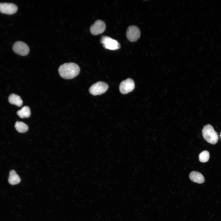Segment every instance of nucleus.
Listing matches in <instances>:
<instances>
[{
  "label": "nucleus",
  "instance_id": "423d86ee",
  "mask_svg": "<svg viewBox=\"0 0 221 221\" xmlns=\"http://www.w3.org/2000/svg\"><path fill=\"white\" fill-rule=\"evenodd\" d=\"M120 92L123 94H126L132 91L135 87L134 81L131 78L127 79L122 81L119 85Z\"/></svg>",
  "mask_w": 221,
  "mask_h": 221
},
{
  "label": "nucleus",
  "instance_id": "0eeeda50",
  "mask_svg": "<svg viewBox=\"0 0 221 221\" xmlns=\"http://www.w3.org/2000/svg\"><path fill=\"white\" fill-rule=\"evenodd\" d=\"M140 34V31L139 28L135 25L129 26L126 33L128 39L131 42L137 41L139 38Z\"/></svg>",
  "mask_w": 221,
  "mask_h": 221
},
{
  "label": "nucleus",
  "instance_id": "39448f33",
  "mask_svg": "<svg viewBox=\"0 0 221 221\" xmlns=\"http://www.w3.org/2000/svg\"><path fill=\"white\" fill-rule=\"evenodd\" d=\"M13 50L15 53L22 56L27 55L29 51L28 45L25 43L21 41H17L14 44Z\"/></svg>",
  "mask_w": 221,
  "mask_h": 221
},
{
  "label": "nucleus",
  "instance_id": "2eb2a0df",
  "mask_svg": "<svg viewBox=\"0 0 221 221\" xmlns=\"http://www.w3.org/2000/svg\"><path fill=\"white\" fill-rule=\"evenodd\" d=\"M209 152L207 150H204L201 152L199 155L200 161L202 162L207 161L209 158Z\"/></svg>",
  "mask_w": 221,
  "mask_h": 221
},
{
  "label": "nucleus",
  "instance_id": "f8f14e48",
  "mask_svg": "<svg viewBox=\"0 0 221 221\" xmlns=\"http://www.w3.org/2000/svg\"><path fill=\"white\" fill-rule=\"evenodd\" d=\"M9 103L12 104L20 107L23 104L22 100L19 95L14 94L10 95L8 97Z\"/></svg>",
  "mask_w": 221,
  "mask_h": 221
},
{
  "label": "nucleus",
  "instance_id": "f257e3e1",
  "mask_svg": "<svg viewBox=\"0 0 221 221\" xmlns=\"http://www.w3.org/2000/svg\"><path fill=\"white\" fill-rule=\"evenodd\" d=\"M80 68L76 64L70 62L61 65L59 68L60 75L63 78L67 79H72L79 73Z\"/></svg>",
  "mask_w": 221,
  "mask_h": 221
},
{
  "label": "nucleus",
  "instance_id": "ddd939ff",
  "mask_svg": "<svg viewBox=\"0 0 221 221\" xmlns=\"http://www.w3.org/2000/svg\"><path fill=\"white\" fill-rule=\"evenodd\" d=\"M17 114L21 118H28L31 114L30 109L29 107L25 106L17 112Z\"/></svg>",
  "mask_w": 221,
  "mask_h": 221
},
{
  "label": "nucleus",
  "instance_id": "20e7f679",
  "mask_svg": "<svg viewBox=\"0 0 221 221\" xmlns=\"http://www.w3.org/2000/svg\"><path fill=\"white\" fill-rule=\"evenodd\" d=\"M101 42L105 48L110 50L118 49L120 47L117 41L107 36H102Z\"/></svg>",
  "mask_w": 221,
  "mask_h": 221
},
{
  "label": "nucleus",
  "instance_id": "7ed1b4c3",
  "mask_svg": "<svg viewBox=\"0 0 221 221\" xmlns=\"http://www.w3.org/2000/svg\"><path fill=\"white\" fill-rule=\"evenodd\" d=\"M109 86L106 83L99 81L93 84L89 89V92L94 95H100L104 93L108 90Z\"/></svg>",
  "mask_w": 221,
  "mask_h": 221
},
{
  "label": "nucleus",
  "instance_id": "dca6fc26",
  "mask_svg": "<svg viewBox=\"0 0 221 221\" xmlns=\"http://www.w3.org/2000/svg\"><path fill=\"white\" fill-rule=\"evenodd\" d=\"M220 138L221 139V132L220 133Z\"/></svg>",
  "mask_w": 221,
  "mask_h": 221
},
{
  "label": "nucleus",
  "instance_id": "1a4fd4ad",
  "mask_svg": "<svg viewBox=\"0 0 221 221\" xmlns=\"http://www.w3.org/2000/svg\"><path fill=\"white\" fill-rule=\"evenodd\" d=\"M17 7L12 3H0V12L8 14H12L16 13L17 10Z\"/></svg>",
  "mask_w": 221,
  "mask_h": 221
},
{
  "label": "nucleus",
  "instance_id": "6e6552de",
  "mask_svg": "<svg viewBox=\"0 0 221 221\" xmlns=\"http://www.w3.org/2000/svg\"><path fill=\"white\" fill-rule=\"evenodd\" d=\"M106 27L105 24L103 21L97 20L91 26L90 31L93 35H98L104 32Z\"/></svg>",
  "mask_w": 221,
  "mask_h": 221
},
{
  "label": "nucleus",
  "instance_id": "9b49d317",
  "mask_svg": "<svg viewBox=\"0 0 221 221\" xmlns=\"http://www.w3.org/2000/svg\"><path fill=\"white\" fill-rule=\"evenodd\" d=\"M8 181L10 184L15 185L20 182L21 179L16 171L14 170H12L9 173Z\"/></svg>",
  "mask_w": 221,
  "mask_h": 221
},
{
  "label": "nucleus",
  "instance_id": "f03ea898",
  "mask_svg": "<svg viewBox=\"0 0 221 221\" xmlns=\"http://www.w3.org/2000/svg\"><path fill=\"white\" fill-rule=\"evenodd\" d=\"M202 133L204 138L208 142L212 144L217 143L219 139L218 134L211 125L207 124L204 126Z\"/></svg>",
  "mask_w": 221,
  "mask_h": 221
},
{
  "label": "nucleus",
  "instance_id": "4468645a",
  "mask_svg": "<svg viewBox=\"0 0 221 221\" xmlns=\"http://www.w3.org/2000/svg\"><path fill=\"white\" fill-rule=\"evenodd\" d=\"M15 127L19 133H25L28 130L29 127L27 125L23 122L17 121L15 125Z\"/></svg>",
  "mask_w": 221,
  "mask_h": 221
},
{
  "label": "nucleus",
  "instance_id": "9d476101",
  "mask_svg": "<svg viewBox=\"0 0 221 221\" xmlns=\"http://www.w3.org/2000/svg\"><path fill=\"white\" fill-rule=\"evenodd\" d=\"M189 178L192 181L197 183L201 184L204 182L205 179L203 175L199 172L193 171L190 174Z\"/></svg>",
  "mask_w": 221,
  "mask_h": 221
}]
</instances>
